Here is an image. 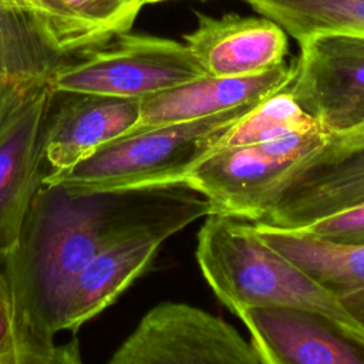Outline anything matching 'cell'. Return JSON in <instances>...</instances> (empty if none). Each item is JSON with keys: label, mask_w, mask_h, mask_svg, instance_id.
Instances as JSON below:
<instances>
[{"label": "cell", "mask_w": 364, "mask_h": 364, "mask_svg": "<svg viewBox=\"0 0 364 364\" xmlns=\"http://www.w3.org/2000/svg\"><path fill=\"white\" fill-rule=\"evenodd\" d=\"M196 262L216 299L235 316L245 307H286L320 314L364 341V326L306 270L267 246L246 220L208 213Z\"/></svg>", "instance_id": "cell-2"}, {"label": "cell", "mask_w": 364, "mask_h": 364, "mask_svg": "<svg viewBox=\"0 0 364 364\" xmlns=\"http://www.w3.org/2000/svg\"><path fill=\"white\" fill-rule=\"evenodd\" d=\"M299 46L287 87L297 104L326 132L364 124V34L317 33Z\"/></svg>", "instance_id": "cell-9"}, {"label": "cell", "mask_w": 364, "mask_h": 364, "mask_svg": "<svg viewBox=\"0 0 364 364\" xmlns=\"http://www.w3.org/2000/svg\"><path fill=\"white\" fill-rule=\"evenodd\" d=\"M297 43L328 31L364 34V0H243Z\"/></svg>", "instance_id": "cell-18"}, {"label": "cell", "mask_w": 364, "mask_h": 364, "mask_svg": "<svg viewBox=\"0 0 364 364\" xmlns=\"http://www.w3.org/2000/svg\"><path fill=\"white\" fill-rule=\"evenodd\" d=\"M34 16L60 47L74 55L94 50L114 36L129 31L138 3L121 0H3Z\"/></svg>", "instance_id": "cell-17"}, {"label": "cell", "mask_w": 364, "mask_h": 364, "mask_svg": "<svg viewBox=\"0 0 364 364\" xmlns=\"http://www.w3.org/2000/svg\"><path fill=\"white\" fill-rule=\"evenodd\" d=\"M46 364H85V363L82 361L78 341L73 338L64 344H60V346L55 344Z\"/></svg>", "instance_id": "cell-22"}, {"label": "cell", "mask_w": 364, "mask_h": 364, "mask_svg": "<svg viewBox=\"0 0 364 364\" xmlns=\"http://www.w3.org/2000/svg\"><path fill=\"white\" fill-rule=\"evenodd\" d=\"M108 364L264 363L223 317L185 301H162L144 314Z\"/></svg>", "instance_id": "cell-7"}, {"label": "cell", "mask_w": 364, "mask_h": 364, "mask_svg": "<svg viewBox=\"0 0 364 364\" xmlns=\"http://www.w3.org/2000/svg\"><path fill=\"white\" fill-rule=\"evenodd\" d=\"M255 105H240L195 121L128 132L101 145L71 168L47 173L43 183H57L78 193L118 195L182 188L193 165Z\"/></svg>", "instance_id": "cell-3"}, {"label": "cell", "mask_w": 364, "mask_h": 364, "mask_svg": "<svg viewBox=\"0 0 364 364\" xmlns=\"http://www.w3.org/2000/svg\"><path fill=\"white\" fill-rule=\"evenodd\" d=\"M293 230L333 245L364 246V200Z\"/></svg>", "instance_id": "cell-20"}, {"label": "cell", "mask_w": 364, "mask_h": 364, "mask_svg": "<svg viewBox=\"0 0 364 364\" xmlns=\"http://www.w3.org/2000/svg\"><path fill=\"white\" fill-rule=\"evenodd\" d=\"M293 75V64L286 63L255 75H203L139 98V117L128 132L195 121L240 105L257 104L287 88Z\"/></svg>", "instance_id": "cell-15"}, {"label": "cell", "mask_w": 364, "mask_h": 364, "mask_svg": "<svg viewBox=\"0 0 364 364\" xmlns=\"http://www.w3.org/2000/svg\"><path fill=\"white\" fill-rule=\"evenodd\" d=\"M48 357H40V355H33V354H24L18 358H14L11 361L0 363V364H46Z\"/></svg>", "instance_id": "cell-23"}, {"label": "cell", "mask_w": 364, "mask_h": 364, "mask_svg": "<svg viewBox=\"0 0 364 364\" xmlns=\"http://www.w3.org/2000/svg\"><path fill=\"white\" fill-rule=\"evenodd\" d=\"M326 131L284 88L256 104L220 136L215 148L262 144L291 132Z\"/></svg>", "instance_id": "cell-19"}, {"label": "cell", "mask_w": 364, "mask_h": 364, "mask_svg": "<svg viewBox=\"0 0 364 364\" xmlns=\"http://www.w3.org/2000/svg\"><path fill=\"white\" fill-rule=\"evenodd\" d=\"M53 90H41L0 134V259L14 245L48 168L44 132Z\"/></svg>", "instance_id": "cell-14"}, {"label": "cell", "mask_w": 364, "mask_h": 364, "mask_svg": "<svg viewBox=\"0 0 364 364\" xmlns=\"http://www.w3.org/2000/svg\"><path fill=\"white\" fill-rule=\"evenodd\" d=\"M118 193L43 183L14 245L1 256L21 353L48 357L65 297L114 229L132 212Z\"/></svg>", "instance_id": "cell-1"}, {"label": "cell", "mask_w": 364, "mask_h": 364, "mask_svg": "<svg viewBox=\"0 0 364 364\" xmlns=\"http://www.w3.org/2000/svg\"><path fill=\"white\" fill-rule=\"evenodd\" d=\"M250 225L267 246L318 280L364 326V246L333 245L294 230Z\"/></svg>", "instance_id": "cell-16"}, {"label": "cell", "mask_w": 364, "mask_h": 364, "mask_svg": "<svg viewBox=\"0 0 364 364\" xmlns=\"http://www.w3.org/2000/svg\"><path fill=\"white\" fill-rule=\"evenodd\" d=\"M75 58L34 16L0 0V134Z\"/></svg>", "instance_id": "cell-13"}, {"label": "cell", "mask_w": 364, "mask_h": 364, "mask_svg": "<svg viewBox=\"0 0 364 364\" xmlns=\"http://www.w3.org/2000/svg\"><path fill=\"white\" fill-rule=\"evenodd\" d=\"M203 75L183 43L125 31L63 67L48 85L139 100Z\"/></svg>", "instance_id": "cell-6"}, {"label": "cell", "mask_w": 364, "mask_h": 364, "mask_svg": "<svg viewBox=\"0 0 364 364\" xmlns=\"http://www.w3.org/2000/svg\"><path fill=\"white\" fill-rule=\"evenodd\" d=\"M364 200V124L323 144L264 191L255 223L293 230Z\"/></svg>", "instance_id": "cell-5"}, {"label": "cell", "mask_w": 364, "mask_h": 364, "mask_svg": "<svg viewBox=\"0 0 364 364\" xmlns=\"http://www.w3.org/2000/svg\"><path fill=\"white\" fill-rule=\"evenodd\" d=\"M236 317L264 364H364V341L320 314L252 306Z\"/></svg>", "instance_id": "cell-10"}, {"label": "cell", "mask_w": 364, "mask_h": 364, "mask_svg": "<svg viewBox=\"0 0 364 364\" xmlns=\"http://www.w3.org/2000/svg\"><path fill=\"white\" fill-rule=\"evenodd\" d=\"M195 28L182 38L206 75H255L284 64L287 34L273 20L235 13L220 17L195 13Z\"/></svg>", "instance_id": "cell-11"}, {"label": "cell", "mask_w": 364, "mask_h": 364, "mask_svg": "<svg viewBox=\"0 0 364 364\" xmlns=\"http://www.w3.org/2000/svg\"><path fill=\"white\" fill-rule=\"evenodd\" d=\"M53 90L44 132L50 172L71 168L136 124L139 100Z\"/></svg>", "instance_id": "cell-12"}, {"label": "cell", "mask_w": 364, "mask_h": 364, "mask_svg": "<svg viewBox=\"0 0 364 364\" xmlns=\"http://www.w3.org/2000/svg\"><path fill=\"white\" fill-rule=\"evenodd\" d=\"M121 1H124V3H138V4H142V6H144L142 0H121Z\"/></svg>", "instance_id": "cell-25"}, {"label": "cell", "mask_w": 364, "mask_h": 364, "mask_svg": "<svg viewBox=\"0 0 364 364\" xmlns=\"http://www.w3.org/2000/svg\"><path fill=\"white\" fill-rule=\"evenodd\" d=\"M24 355L20 348L14 303L9 282L0 272V363L11 361Z\"/></svg>", "instance_id": "cell-21"}, {"label": "cell", "mask_w": 364, "mask_h": 364, "mask_svg": "<svg viewBox=\"0 0 364 364\" xmlns=\"http://www.w3.org/2000/svg\"><path fill=\"white\" fill-rule=\"evenodd\" d=\"M213 206L186 188L165 192L155 205L121 222L73 283L60 316V331L75 333L122 294L152 263L161 245L212 213Z\"/></svg>", "instance_id": "cell-4"}, {"label": "cell", "mask_w": 364, "mask_h": 364, "mask_svg": "<svg viewBox=\"0 0 364 364\" xmlns=\"http://www.w3.org/2000/svg\"><path fill=\"white\" fill-rule=\"evenodd\" d=\"M326 135L291 132L262 144L213 148L188 172L182 188L203 196L216 213L252 223L269 185L320 146Z\"/></svg>", "instance_id": "cell-8"}, {"label": "cell", "mask_w": 364, "mask_h": 364, "mask_svg": "<svg viewBox=\"0 0 364 364\" xmlns=\"http://www.w3.org/2000/svg\"><path fill=\"white\" fill-rule=\"evenodd\" d=\"M162 1H171V0H142L144 6L145 4H154V3H162Z\"/></svg>", "instance_id": "cell-24"}]
</instances>
